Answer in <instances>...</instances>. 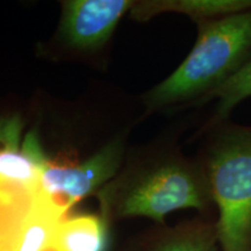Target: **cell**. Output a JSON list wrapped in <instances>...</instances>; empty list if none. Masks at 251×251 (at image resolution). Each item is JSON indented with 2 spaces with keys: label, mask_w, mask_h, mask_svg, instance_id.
Instances as JSON below:
<instances>
[{
  "label": "cell",
  "mask_w": 251,
  "mask_h": 251,
  "mask_svg": "<svg viewBox=\"0 0 251 251\" xmlns=\"http://www.w3.org/2000/svg\"><path fill=\"white\" fill-rule=\"evenodd\" d=\"M64 214L35 194L12 234L9 251H51L55 231Z\"/></svg>",
  "instance_id": "cell-6"
},
{
  "label": "cell",
  "mask_w": 251,
  "mask_h": 251,
  "mask_svg": "<svg viewBox=\"0 0 251 251\" xmlns=\"http://www.w3.org/2000/svg\"><path fill=\"white\" fill-rule=\"evenodd\" d=\"M121 155L122 146L117 140L78 165H54L48 162L41 170L36 194L67 213L75 203L111 179L118 170Z\"/></svg>",
  "instance_id": "cell-4"
},
{
  "label": "cell",
  "mask_w": 251,
  "mask_h": 251,
  "mask_svg": "<svg viewBox=\"0 0 251 251\" xmlns=\"http://www.w3.org/2000/svg\"><path fill=\"white\" fill-rule=\"evenodd\" d=\"M128 0L65 1L61 21L62 39L72 48L96 49L109 40L128 8Z\"/></svg>",
  "instance_id": "cell-5"
},
{
  "label": "cell",
  "mask_w": 251,
  "mask_h": 251,
  "mask_svg": "<svg viewBox=\"0 0 251 251\" xmlns=\"http://www.w3.org/2000/svg\"><path fill=\"white\" fill-rule=\"evenodd\" d=\"M181 209H196L201 215L215 211L201 161L187 158L176 146L164 144L141 163L114 213L121 218L143 216L163 225L170 213Z\"/></svg>",
  "instance_id": "cell-3"
},
{
  "label": "cell",
  "mask_w": 251,
  "mask_h": 251,
  "mask_svg": "<svg viewBox=\"0 0 251 251\" xmlns=\"http://www.w3.org/2000/svg\"><path fill=\"white\" fill-rule=\"evenodd\" d=\"M23 122L18 115L0 118V153L19 151Z\"/></svg>",
  "instance_id": "cell-11"
},
{
  "label": "cell",
  "mask_w": 251,
  "mask_h": 251,
  "mask_svg": "<svg viewBox=\"0 0 251 251\" xmlns=\"http://www.w3.org/2000/svg\"><path fill=\"white\" fill-rule=\"evenodd\" d=\"M106 220L86 214L63 219L55 231L51 251H107Z\"/></svg>",
  "instance_id": "cell-8"
},
{
  "label": "cell",
  "mask_w": 251,
  "mask_h": 251,
  "mask_svg": "<svg viewBox=\"0 0 251 251\" xmlns=\"http://www.w3.org/2000/svg\"><path fill=\"white\" fill-rule=\"evenodd\" d=\"M149 251H220L215 216L181 222L153 235Z\"/></svg>",
  "instance_id": "cell-7"
},
{
  "label": "cell",
  "mask_w": 251,
  "mask_h": 251,
  "mask_svg": "<svg viewBox=\"0 0 251 251\" xmlns=\"http://www.w3.org/2000/svg\"><path fill=\"white\" fill-rule=\"evenodd\" d=\"M198 37L179 67L147 93L150 111L199 105L251 58V11L197 24Z\"/></svg>",
  "instance_id": "cell-1"
},
{
  "label": "cell",
  "mask_w": 251,
  "mask_h": 251,
  "mask_svg": "<svg viewBox=\"0 0 251 251\" xmlns=\"http://www.w3.org/2000/svg\"><path fill=\"white\" fill-rule=\"evenodd\" d=\"M203 133L198 158L211 188L220 251H251V125L230 119Z\"/></svg>",
  "instance_id": "cell-2"
},
{
  "label": "cell",
  "mask_w": 251,
  "mask_h": 251,
  "mask_svg": "<svg viewBox=\"0 0 251 251\" xmlns=\"http://www.w3.org/2000/svg\"><path fill=\"white\" fill-rule=\"evenodd\" d=\"M251 11V0H165L141 5L137 14L148 19L164 12L190 17L196 24L222 19Z\"/></svg>",
  "instance_id": "cell-9"
},
{
  "label": "cell",
  "mask_w": 251,
  "mask_h": 251,
  "mask_svg": "<svg viewBox=\"0 0 251 251\" xmlns=\"http://www.w3.org/2000/svg\"><path fill=\"white\" fill-rule=\"evenodd\" d=\"M248 99H251V58L235 76L228 79L219 89L213 91L199 103L205 105L213 100L216 101L214 112L206 122L203 131L230 120L237 106Z\"/></svg>",
  "instance_id": "cell-10"
}]
</instances>
